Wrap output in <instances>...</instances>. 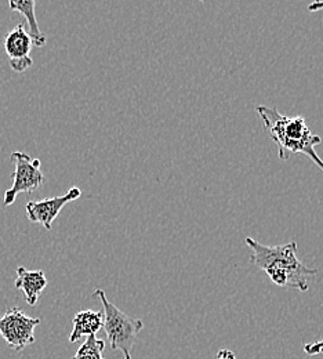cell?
<instances>
[{
  "label": "cell",
  "mask_w": 323,
  "mask_h": 359,
  "mask_svg": "<svg viewBox=\"0 0 323 359\" xmlns=\"http://www.w3.org/2000/svg\"><path fill=\"white\" fill-rule=\"evenodd\" d=\"M246 246L252 250L250 263L263 269L268 278L280 287L308 290V278L317 275L318 269H308L297 257V243L289 242L280 246H266L247 236Z\"/></svg>",
  "instance_id": "obj_1"
},
{
  "label": "cell",
  "mask_w": 323,
  "mask_h": 359,
  "mask_svg": "<svg viewBox=\"0 0 323 359\" xmlns=\"http://www.w3.org/2000/svg\"><path fill=\"white\" fill-rule=\"evenodd\" d=\"M256 111L267 133L277 145L279 159L286 161L291 154H304L323 172V161L315 151L322 138L310 130L303 116H284L277 108L264 105L256 107Z\"/></svg>",
  "instance_id": "obj_2"
},
{
  "label": "cell",
  "mask_w": 323,
  "mask_h": 359,
  "mask_svg": "<svg viewBox=\"0 0 323 359\" xmlns=\"http://www.w3.org/2000/svg\"><path fill=\"white\" fill-rule=\"evenodd\" d=\"M92 296L98 297L104 310V329L112 350H119L123 358L132 359V350L137 341L139 332L144 327L142 319L132 318L122 313L115 304L108 302L105 292L97 289Z\"/></svg>",
  "instance_id": "obj_3"
},
{
  "label": "cell",
  "mask_w": 323,
  "mask_h": 359,
  "mask_svg": "<svg viewBox=\"0 0 323 359\" xmlns=\"http://www.w3.org/2000/svg\"><path fill=\"white\" fill-rule=\"evenodd\" d=\"M11 162L14 163V173L13 179L14 182L11 188H8L4 192L3 198V205L10 206L15 202L17 195L21 192L31 194L43 184L45 176L41 172V161L39 159H32L29 155L25 152H13L10 156Z\"/></svg>",
  "instance_id": "obj_4"
},
{
  "label": "cell",
  "mask_w": 323,
  "mask_h": 359,
  "mask_svg": "<svg viewBox=\"0 0 323 359\" xmlns=\"http://www.w3.org/2000/svg\"><path fill=\"white\" fill-rule=\"evenodd\" d=\"M39 323V318H31L14 307L0 316V336L10 348L20 353L35 343V329Z\"/></svg>",
  "instance_id": "obj_5"
},
{
  "label": "cell",
  "mask_w": 323,
  "mask_h": 359,
  "mask_svg": "<svg viewBox=\"0 0 323 359\" xmlns=\"http://www.w3.org/2000/svg\"><path fill=\"white\" fill-rule=\"evenodd\" d=\"M82 196V191L78 187H72L65 195L47 198L42 201H31L27 203V217L31 223L42 224L47 231L51 229L54 220L58 217L61 210L69 202H74Z\"/></svg>",
  "instance_id": "obj_6"
},
{
  "label": "cell",
  "mask_w": 323,
  "mask_h": 359,
  "mask_svg": "<svg viewBox=\"0 0 323 359\" xmlns=\"http://www.w3.org/2000/svg\"><path fill=\"white\" fill-rule=\"evenodd\" d=\"M32 45L34 43L25 24H18L7 34L4 39V50L14 72L22 74L34 65V60L29 57Z\"/></svg>",
  "instance_id": "obj_7"
},
{
  "label": "cell",
  "mask_w": 323,
  "mask_h": 359,
  "mask_svg": "<svg viewBox=\"0 0 323 359\" xmlns=\"http://www.w3.org/2000/svg\"><path fill=\"white\" fill-rule=\"evenodd\" d=\"M47 279L43 271H28L24 267L17 269V279H15V287L20 289L25 300L29 306H35L46 289Z\"/></svg>",
  "instance_id": "obj_8"
},
{
  "label": "cell",
  "mask_w": 323,
  "mask_h": 359,
  "mask_svg": "<svg viewBox=\"0 0 323 359\" xmlns=\"http://www.w3.org/2000/svg\"><path fill=\"white\" fill-rule=\"evenodd\" d=\"M74 327L69 336V343H76L82 337L95 336L104 326V314L92 310H82L74 316Z\"/></svg>",
  "instance_id": "obj_9"
},
{
  "label": "cell",
  "mask_w": 323,
  "mask_h": 359,
  "mask_svg": "<svg viewBox=\"0 0 323 359\" xmlns=\"http://www.w3.org/2000/svg\"><path fill=\"white\" fill-rule=\"evenodd\" d=\"M8 6L11 10L21 13L27 18L28 27H29L28 32L32 39V43L36 47H43L46 45V36H45V34L41 32L38 20L35 15V1L34 0H10Z\"/></svg>",
  "instance_id": "obj_10"
},
{
  "label": "cell",
  "mask_w": 323,
  "mask_h": 359,
  "mask_svg": "<svg viewBox=\"0 0 323 359\" xmlns=\"http://www.w3.org/2000/svg\"><path fill=\"white\" fill-rule=\"evenodd\" d=\"M105 348V341L97 339V336L86 337L85 343L78 348L74 359H105L102 351Z\"/></svg>",
  "instance_id": "obj_11"
},
{
  "label": "cell",
  "mask_w": 323,
  "mask_h": 359,
  "mask_svg": "<svg viewBox=\"0 0 323 359\" xmlns=\"http://www.w3.org/2000/svg\"><path fill=\"white\" fill-rule=\"evenodd\" d=\"M304 353L310 357H315V355H319L323 353V340L319 341H315V343H308L303 347Z\"/></svg>",
  "instance_id": "obj_12"
},
{
  "label": "cell",
  "mask_w": 323,
  "mask_h": 359,
  "mask_svg": "<svg viewBox=\"0 0 323 359\" xmlns=\"http://www.w3.org/2000/svg\"><path fill=\"white\" fill-rule=\"evenodd\" d=\"M216 359H238L236 358V355H235V353L231 351V350H227V348H224V350H220L219 353H217V355H216Z\"/></svg>",
  "instance_id": "obj_13"
},
{
  "label": "cell",
  "mask_w": 323,
  "mask_h": 359,
  "mask_svg": "<svg viewBox=\"0 0 323 359\" xmlns=\"http://www.w3.org/2000/svg\"><path fill=\"white\" fill-rule=\"evenodd\" d=\"M321 10H323V1H315V3L308 6V11H311V13L321 11Z\"/></svg>",
  "instance_id": "obj_14"
}]
</instances>
